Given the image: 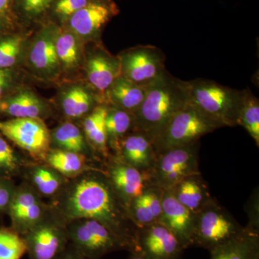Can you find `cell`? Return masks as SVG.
I'll return each mask as SVG.
<instances>
[{
  "mask_svg": "<svg viewBox=\"0 0 259 259\" xmlns=\"http://www.w3.org/2000/svg\"><path fill=\"white\" fill-rule=\"evenodd\" d=\"M34 30H18L0 37V69L23 68L27 44Z\"/></svg>",
  "mask_w": 259,
  "mask_h": 259,
  "instance_id": "cell-31",
  "label": "cell"
},
{
  "mask_svg": "<svg viewBox=\"0 0 259 259\" xmlns=\"http://www.w3.org/2000/svg\"><path fill=\"white\" fill-rule=\"evenodd\" d=\"M259 248V232L245 227L236 238L210 250L209 259H250Z\"/></svg>",
  "mask_w": 259,
  "mask_h": 259,
  "instance_id": "cell-30",
  "label": "cell"
},
{
  "mask_svg": "<svg viewBox=\"0 0 259 259\" xmlns=\"http://www.w3.org/2000/svg\"><path fill=\"white\" fill-rule=\"evenodd\" d=\"M26 153L15 148L0 134V177L21 179L27 167L33 162Z\"/></svg>",
  "mask_w": 259,
  "mask_h": 259,
  "instance_id": "cell-33",
  "label": "cell"
},
{
  "mask_svg": "<svg viewBox=\"0 0 259 259\" xmlns=\"http://www.w3.org/2000/svg\"><path fill=\"white\" fill-rule=\"evenodd\" d=\"M245 227L214 198L210 203L196 214L192 246L209 251L236 238Z\"/></svg>",
  "mask_w": 259,
  "mask_h": 259,
  "instance_id": "cell-6",
  "label": "cell"
},
{
  "mask_svg": "<svg viewBox=\"0 0 259 259\" xmlns=\"http://www.w3.org/2000/svg\"><path fill=\"white\" fill-rule=\"evenodd\" d=\"M187 82L190 102L194 106L222 127L238 125L248 90H235L209 79Z\"/></svg>",
  "mask_w": 259,
  "mask_h": 259,
  "instance_id": "cell-3",
  "label": "cell"
},
{
  "mask_svg": "<svg viewBox=\"0 0 259 259\" xmlns=\"http://www.w3.org/2000/svg\"><path fill=\"white\" fill-rule=\"evenodd\" d=\"M13 3V0H0V13L12 15Z\"/></svg>",
  "mask_w": 259,
  "mask_h": 259,
  "instance_id": "cell-41",
  "label": "cell"
},
{
  "mask_svg": "<svg viewBox=\"0 0 259 259\" xmlns=\"http://www.w3.org/2000/svg\"><path fill=\"white\" fill-rule=\"evenodd\" d=\"M55 24L47 22L35 29L27 44L23 69L35 81L61 82V73L55 49Z\"/></svg>",
  "mask_w": 259,
  "mask_h": 259,
  "instance_id": "cell-5",
  "label": "cell"
},
{
  "mask_svg": "<svg viewBox=\"0 0 259 259\" xmlns=\"http://www.w3.org/2000/svg\"><path fill=\"white\" fill-rule=\"evenodd\" d=\"M104 170L112 187L125 207L150 185L149 177L111 155L104 163ZM128 211V210H127Z\"/></svg>",
  "mask_w": 259,
  "mask_h": 259,
  "instance_id": "cell-17",
  "label": "cell"
},
{
  "mask_svg": "<svg viewBox=\"0 0 259 259\" xmlns=\"http://www.w3.org/2000/svg\"><path fill=\"white\" fill-rule=\"evenodd\" d=\"M107 105H97L86 117L81 120V127L89 145L102 161H105L111 156L106 131Z\"/></svg>",
  "mask_w": 259,
  "mask_h": 259,
  "instance_id": "cell-26",
  "label": "cell"
},
{
  "mask_svg": "<svg viewBox=\"0 0 259 259\" xmlns=\"http://www.w3.org/2000/svg\"><path fill=\"white\" fill-rule=\"evenodd\" d=\"M56 259H88L79 253L74 245L69 243L64 251Z\"/></svg>",
  "mask_w": 259,
  "mask_h": 259,
  "instance_id": "cell-40",
  "label": "cell"
},
{
  "mask_svg": "<svg viewBox=\"0 0 259 259\" xmlns=\"http://www.w3.org/2000/svg\"><path fill=\"white\" fill-rule=\"evenodd\" d=\"M190 102L188 82L166 70L147 85L144 102L134 114L135 129L152 141L177 112Z\"/></svg>",
  "mask_w": 259,
  "mask_h": 259,
  "instance_id": "cell-2",
  "label": "cell"
},
{
  "mask_svg": "<svg viewBox=\"0 0 259 259\" xmlns=\"http://www.w3.org/2000/svg\"><path fill=\"white\" fill-rule=\"evenodd\" d=\"M67 180L82 175L84 172L104 168V163L70 151L51 148L44 161Z\"/></svg>",
  "mask_w": 259,
  "mask_h": 259,
  "instance_id": "cell-27",
  "label": "cell"
},
{
  "mask_svg": "<svg viewBox=\"0 0 259 259\" xmlns=\"http://www.w3.org/2000/svg\"><path fill=\"white\" fill-rule=\"evenodd\" d=\"M223 127L194 106L186 105L170 120L152 144L156 155L171 148L199 141L202 136Z\"/></svg>",
  "mask_w": 259,
  "mask_h": 259,
  "instance_id": "cell-4",
  "label": "cell"
},
{
  "mask_svg": "<svg viewBox=\"0 0 259 259\" xmlns=\"http://www.w3.org/2000/svg\"><path fill=\"white\" fill-rule=\"evenodd\" d=\"M23 237L30 259H56L69 243L67 227L51 210Z\"/></svg>",
  "mask_w": 259,
  "mask_h": 259,
  "instance_id": "cell-11",
  "label": "cell"
},
{
  "mask_svg": "<svg viewBox=\"0 0 259 259\" xmlns=\"http://www.w3.org/2000/svg\"><path fill=\"white\" fill-rule=\"evenodd\" d=\"M163 191L157 186L148 185L143 193L131 202L127 210L138 228L158 222L161 214Z\"/></svg>",
  "mask_w": 259,
  "mask_h": 259,
  "instance_id": "cell-24",
  "label": "cell"
},
{
  "mask_svg": "<svg viewBox=\"0 0 259 259\" xmlns=\"http://www.w3.org/2000/svg\"><path fill=\"white\" fill-rule=\"evenodd\" d=\"M120 61L121 76L140 85L147 86L165 69V55L153 46H137L117 54Z\"/></svg>",
  "mask_w": 259,
  "mask_h": 259,
  "instance_id": "cell-13",
  "label": "cell"
},
{
  "mask_svg": "<svg viewBox=\"0 0 259 259\" xmlns=\"http://www.w3.org/2000/svg\"><path fill=\"white\" fill-rule=\"evenodd\" d=\"M26 253V244L21 235L11 227L0 228V259H21Z\"/></svg>",
  "mask_w": 259,
  "mask_h": 259,
  "instance_id": "cell-35",
  "label": "cell"
},
{
  "mask_svg": "<svg viewBox=\"0 0 259 259\" xmlns=\"http://www.w3.org/2000/svg\"><path fill=\"white\" fill-rule=\"evenodd\" d=\"M53 105L56 113L65 120L81 121L99 105H102L98 95L83 79L64 81L57 85Z\"/></svg>",
  "mask_w": 259,
  "mask_h": 259,
  "instance_id": "cell-15",
  "label": "cell"
},
{
  "mask_svg": "<svg viewBox=\"0 0 259 259\" xmlns=\"http://www.w3.org/2000/svg\"><path fill=\"white\" fill-rule=\"evenodd\" d=\"M49 212L48 201L28 182L22 180L16 186L7 214L11 221L10 227L23 236L47 217Z\"/></svg>",
  "mask_w": 259,
  "mask_h": 259,
  "instance_id": "cell-14",
  "label": "cell"
},
{
  "mask_svg": "<svg viewBox=\"0 0 259 259\" xmlns=\"http://www.w3.org/2000/svg\"><path fill=\"white\" fill-rule=\"evenodd\" d=\"M120 76L118 56L110 54L102 42L85 45L82 79L98 95L102 105H105V93Z\"/></svg>",
  "mask_w": 259,
  "mask_h": 259,
  "instance_id": "cell-12",
  "label": "cell"
},
{
  "mask_svg": "<svg viewBox=\"0 0 259 259\" xmlns=\"http://www.w3.org/2000/svg\"><path fill=\"white\" fill-rule=\"evenodd\" d=\"M107 145L114 154L120 141L135 131L134 115L119 107L107 105L106 119Z\"/></svg>",
  "mask_w": 259,
  "mask_h": 259,
  "instance_id": "cell-32",
  "label": "cell"
},
{
  "mask_svg": "<svg viewBox=\"0 0 259 259\" xmlns=\"http://www.w3.org/2000/svg\"><path fill=\"white\" fill-rule=\"evenodd\" d=\"M139 253L149 259H181L184 248L168 228L159 222L139 231Z\"/></svg>",
  "mask_w": 259,
  "mask_h": 259,
  "instance_id": "cell-19",
  "label": "cell"
},
{
  "mask_svg": "<svg viewBox=\"0 0 259 259\" xmlns=\"http://www.w3.org/2000/svg\"><path fill=\"white\" fill-rule=\"evenodd\" d=\"M90 1L91 0H54L48 22L63 26L75 13L86 6Z\"/></svg>",
  "mask_w": 259,
  "mask_h": 259,
  "instance_id": "cell-37",
  "label": "cell"
},
{
  "mask_svg": "<svg viewBox=\"0 0 259 259\" xmlns=\"http://www.w3.org/2000/svg\"><path fill=\"white\" fill-rule=\"evenodd\" d=\"M16 186L14 180L0 177V212H8Z\"/></svg>",
  "mask_w": 259,
  "mask_h": 259,
  "instance_id": "cell-38",
  "label": "cell"
},
{
  "mask_svg": "<svg viewBox=\"0 0 259 259\" xmlns=\"http://www.w3.org/2000/svg\"><path fill=\"white\" fill-rule=\"evenodd\" d=\"M21 180L28 182L47 201L54 198L68 180L45 162L35 161L27 167Z\"/></svg>",
  "mask_w": 259,
  "mask_h": 259,
  "instance_id": "cell-22",
  "label": "cell"
},
{
  "mask_svg": "<svg viewBox=\"0 0 259 259\" xmlns=\"http://www.w3.org/2000/svg\"><path fill=\"white\" fill-rule=\"evenodd\" d=\"M199 148L197 141L158 155L149 175L150 185L168 190L187 177L199 175Z\"/></svg>",
  "mask_w": 259,
  "mask_h": 259,
  "instance_id": "cell-7",
  "label": "cell"
},
{
  "mask_svg": "<svg viewBox=\"0 0 259 259\" xmlns=\"http://www.w3.org/2000/svg\"><path fill=\"white\" fill-rule=\"evenodd\" d=\"M0 134L35 162H44L51 149L50 129L40 119L0 121Z\"/></svg>",
  "mask_w": 259,
  "mask_h": 259,
  "instance_id": "cell-9",
  "label": "cell"
},
{
  "mask_svg": "<svg viewBox=\"0 0 259 259\" xmlns=\"http://www.w3.org/2000/svg\"><path fill=\"white\" fill-rule=\"evenodd\" d=\"M51 148L84 155L104 163L89 145L81 126L76 122L64 120L50 130Z\"/></svg>",
  "mask_w": 259,
  "mask_h": 259,
  "instance_id": "cell-23",
  "label": "cell"
},
{
  "mask_svg": "<svg viewBox=\"0 0 259 259\" xmlns=\"http://www.w3.org/2000/svg\"><path fill=\"white\" fill-rule=\"evenodd\" d=\"M195 217L196 214L179 202L171 190L163 191L158 222L173 233L184 249L192 246Z\"/></svg>",
  "mask_w": 259,
  "mask_h": 259,
  "instance_id": "cell-20",
  "label": "cell"
},
{
  "mask_svg": "<svg viewBox=\"0 0 259 259\" xmlns=\"http://www.w3.org/2000/svg\"><path fill=\"white\" fill-rule=\"evenodd\" d=\"M54 0H13L12 15L22 30H35L48 22Z\"/></svg>",
  "mask_w": 259,
  "mask_h": 259,
  "instance_id": "cell-29",
  "label": "cell"
},
{
  "mask_svg": "<svg viewBox=\"0 0 259 259\" xmlns=\"http://www.w3.org/2000/svg\"><path fill=\"white\" fill-rule=\"evenodd\" d=\"M250 259H259V248H257Z\"/></svg>",
  "mask_w": 259,
  "mask_h": 259,
  "instance_id": "cell-43",
  "label": "cell"
},
{
  "mask_svg": "<svg viewBox=\"0 0 259 259\" xmlns=\"http://www.w3.org/2000/svg\"><path fill=\"white\" fill-rule=\"evenodd\" d=\"M54 40L56 55L60 66V83L82 79L85 61L83 42L69 29L56 24Z\"/></svg>",
  "mask_w": 259,
  "mask_h": 259,
  "instance_id": "cell-18",
  "label": "cell"
},
{
  "mask_svg": "<svg viewBox=\"0 0 259 259\" xmlns=\"http://www.w3.org/2000/svg\"><path fill=\"white\" fill-rule=\"evenodd\" d=\"M119 13L120 8L115 0H91L63 26L74 32L84 45L102 42V33L107 24Z\"/></svg>",
  "mask_w": 259,
  "mask_h": 259,
  "instance_id": "cell-10",
  "label": "cell"
},
{
  "mask_svg": "<svg viewBox=\"0 0 259 259\" xmlns=\"http://www.w3.org/2000/svg\"><path fill=\"white\" fill-rule=\"evenodd\" d=\"M18 30H24L18 26L12 15L0 13V37Z\"/></svg>",
  "mask_w": 259,
  "mask_h": 259,
  "instance_id": "cell-39",
  "label": "cell"
},
{
  "mask_svg": "<svg viewBox=\"0 0 259 259\" xmlns=\"http://www.w3.org/2000/svg\"><path fill=\"white\" fill-rule=\"evenodd\" d=\"M238 125L245 129L259 146V101L249 90L240 112Z\"/></svg>",
  "mask_w": 259,
  "mask_h": 259,
  "instance_id": "cell-34",
  "label": "cell"
},
{
  "mask_svg": "<svg viewBox=\"0 0 259 259\" xmlns=\"http://www.w3.org/2000/svg\"><path fill=\"white\" fill-rule=\"evenodd\" d=\"M0 115L10 118H35L45 121L56 115V112L52 102L40 96L30 85L0 99Z\"/></svg>",
  "mask_w": 259,
  "mask_h": 259,
  "instance_id": "cell-16",
  "label": "cell"
},
{
  "mask_svg": "<svg viewBox=\"0 0 259 259\" xmlns=\"http://www.w3.org/2000/svg\"><path fill=\"white\" fill-rule=\"evenodd\" d=\"M111 155L148 177L157 159L152 141L144 133L136 130L120 141L117 151Z\"/></svg>",
  "mask_w": 259,
  "mask_h": 259,
  "instance_id": "cell-21",
  "label": "cell"
},
{
  "mask_svg": "<svg viewBox=\"0 0 259 259\" xmlns=\"http://www.w3.org/2000/svg\"><path fill=\"white\" fill-rule=\"evenodd\" d=\"M48 203L52 214L66 226L75 220H95L113 232L130 253L139 252V228L130 217L104 168L68 180Z\"/></svg>",
  "mask_w": 259,
  "mask_h": 259,
  "instance_id": "cell-1",
  "label": "cell"
},
{
  "mask_svg": "<svg viewBox=\"0 0 259 259\" xmlns=\"http://www.w3.org/2000/svg\"><path fill=\"white\" fill-rule=\"evenodd\" d=\"M146 90L147 86L120 76L105 93V105L119 107L134 115L144 102Z\"/></svg>",
  "mask_w": 259,
  "mask_h": 259,
  "instance_id": "cell-28",
  "label": "cell"
},
{
  "mask_svg": "<svg viewBox=\"0 0 259 259\" xmlns=\"http://www.w3.org/2000/svg\"><path fill=\"white\" fill-rule=\"evenodd\" d=\"M129 259H149L147 257L145 256L142 253H131V256Z\"/></svg>",
  "mask_w": 259,
  "mask_h": 259,
  "instance_id": "cell-42",
  "label": "cell"
},
{
  "mask_svg": "<svg viewBox=\"0 0 259 259\" xmlns=\"http://www.w3.org/2000/svg\"><path fill=\"white\" fill-rule=\"evenodd\" d=\"M66 227L69 243L88 259H101L112 252L127 250L113 232L95 220H75Z\"/></svg>",
  "mask_w": 259,
  "mask_h": 259,
  "instance_id": "cell-8",
  "label": "cell"
},
{
  "mask_svg": "<svg viewBox=\"0 0 259 259\" xmlns=\"http://www.w3.org/2000/svg\"><path fill=\"white\" fill-rule=\"evenodd\" d=\"M33 81L23 68L0 69V99L23 87L30 86Z\"/></svg>",
  "mask_w": 259,
  "mask_h": 259,
  "instance_id": "cell-36",
  "label": "cell"
},
{
  "mask_svg": "<svg viewBox=\"0 0 259 259\" xmlns=\"http://www.w3.org/2000/svg\"><path fill=\"white\" fill-rule=\"evenodd\" d=\"M180 203L197 214L214 199L201 174L184 179L171 189Z\"/></svg>",
  "mask_w": 259,
  "mask_h": 259,
  "instance_id": "cell-25",
  "label": "cell"
}]
</instances>
